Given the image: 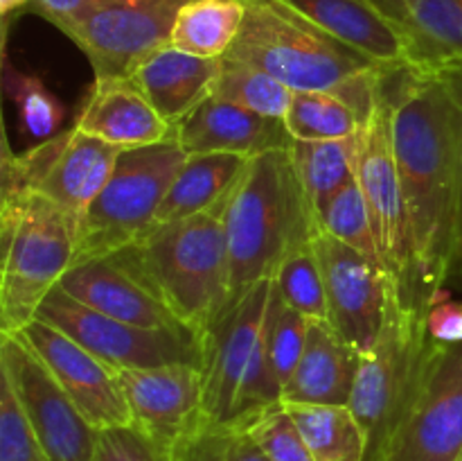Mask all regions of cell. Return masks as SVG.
Here are the masks:
<instances>
[{"label": "cell", "mask_w": 462, "mask_h": 461, "mask_svg": "<svg viewBox=\"0 0 462 461\" xmlns=\"http://www.w3.org/2000/svg\"><path fill=\"white\" fill-rule=\"evenodd\" d=\"M219 71L221 59H203L167 45L140 63L129 80L174 129L203 99L210 98Z\"/></svg>", "instance_id": "obj_23"}, {"label": "cell", "mask_w": 462, "mask_h": 461, "mask_svg": "<svg viewBox=\"0 0 462 461\" xmlns=\"http://www.w3.org/2000/svg\"><path fill=\"white\" fill-rule=\"evenodd\" d=\"M393 143L411 238V296L447 289L458 206V108L438 71L391 72Z\"/></svg>", "instance_id": "obj_1"}, {"label": "cell", "mask_w": 462, "mask_h": 461, "mask_svg": "<svg viewBox=\"0 0 462 461\" xmlns=\"http://www.w3.org/2000/svg\"><path fill=\"white\" fill-rule=\"evenodd\" d=\"M427 334L438 343H462V301L442 289L427 306Z\"/></svg>", "instance_id": "obj_40"}, {"label": "cell", "mask_w": 462, "mask_h": 461, "mask_svg": "<svg viewBox=\"0 0 462 461\" xmlns=\"http://www.w3.org/2000/svg\"><path fill=\"white\" fill-rule=\"evenodd\" d=\"M319 229L328 233L329 238L356 249L368 260L377 262L382 267V258H379L377 240H374L373 230V220H370L368 206H365L364 193H361L356 179H352L346 188L338 190L332 197V202L320 211Z\"/></svg>", "instance_id": "obj_33"}, {"label": "cell", "mask_w": 462, "mask_h": 461, "mask_svg": "<svg viewBox=\"0 0 462 461\" xmlns=\"http://www.w3.org/2000/svg\"><path fill=\"white\" fill-rule=\"evenodd\" d=\"M27 5H34V0H0V16L9 18L14 12H21Z\"/></svg>", "instance_id": "obj_42"}, {"label": "cell", "mask_w": 462, "mask_h": 461, "mask_svg": "<svg viewBox=\"0 0 462 461\" xmlns=\"http://www.w3.org/2000/svg\"><path fill=\"white\" fill-rule=\"evenodd\" d=\"M131 423L170 452L203 419V378L197 364L117 371Z\"/></svg>", "instance_id": "obj_17"}, {"label": "cell", "mask_w": 462, "mask_h": 461, "mask_svg": "<svg viewBox=\"0 0 462 461\" xmlns=\"http://www.w3.org/2000/svg\"><path fill=\"white\" fill-rule=\"evenodd\" d=\"M18 334L95 429L131 425V411L117 371L106 362L41 319L27 324Z\"/></svg>", "instance_id": "obj_16"}, {"label": "cell", "mask_w": 462, "mask_h": 461, "mask_svg": "<svg viewBox=\"0 0 462 461\" xmlns=\"http://www.w3.org/2000/svg\"><path fill=\"white\" fill-rule=\"evenodd\" d=\"M438 72L449 86V93L458 108V206H456L454 247H451L449 271H447V283H451V280H462V66L440 68Z\"/></svg>", "instance_id": "obj_39"}, {"label": "cell", "mask_w": 462, "mask_h": 461, "mask_svg": "<svg viewBox=\"0 0 462 461\" xmlns=\"http://www.w3.org/2000/svg\"><path fill=\"white\" fill-rule=\"evenodd\" d=\"M246 16L244 0H188L176 16L171 48L203 59H224Z\"/></svg>", "instance_id": "obj_26"}, {"label": "cell", "mask_w": 462, "mask_h": 461, "mask_svg": "<svg viewBox=\"0 0 462 461\" xmlns=\"http://www.w3.org/2000/svg\"><path fill=\"white\" fill-rule=\"evenodd\" d=\"M0 375L25 409L48 461H93L97 434L18 333L0 334Z\"/></svg>", "instance_id": "obj_14"}, {"label": "cell", "mask_w": 462, "mask_h": 461, "mask_svg": "<svg viewBox=\"0 0 462 461\" xmlns=\"http://www.w3.org/2000/svg\"><path fill=\"white\" fill-rule=\"evenodd\" d=\"M462 343L431 342L418 387L377 461H458Z\"/></svg>", "instance_id": "obj_11"}, {"label": "cell", "mask_w": 462, "mask_h": 461, "mask_svg": "<svg viewBox=\"0 0 462 461\" xmlns=\"http://www.w3.org/2000/svg\"><path fill=\"white\" fill-rule=\"evenodd\" d=\"M188 0H99L72 21L57 23L88 59L95 80H129L140 63L171 43Z\"/></svg>", "instance_id": "obj_10"}, {"label": "cell", "mask_w": 462, "mask_h": 461, "mask_svg": "<svg viewBox=\"0 0 462 461\" xmlns=\"http://www.w3.org/2000/svg\"><path fill=\"white\" fill-rule=\"evenodd\" d=\"M393 71L382 75L373 107L355 136V179L373 220L383 271L411 296L409 217L393 143Z\"/></svg>", "instance_id": "obj_9"}, {"label": "cell", "mask_w": 462, "mask_h": 461, "mask_svg": "<svg viewBox=\"0 0 462 461\" xmlns=\"http://www.w3.org/2000/svg\"><path fill=\"white\" fill-rule=\"evenodd\" d=\"M427 301L393 285L386 319L377 342L361 355L350 409L368 434V459L377 461L391 441L422 373L431 339L427 334Z\"/></svg>", "instance_id": "obj_7"}, {"label": "cell", "mask_w": 462, "mask_h": 461, "mask_svg": "<svg viewBox=\"0 0 462 461\" xmlns=\"http://www.w3.org/2000/svg\"><path fill=\"white\" fill-rule=\"evenodd\" d=\"M356 52L386 68L413 66L404 39L370 0H287Z\"/></svg>", "instance_id": "obj_24"}, {"label": "cell", "mask_w": 462, "mask_h": 461, "mask_svg": "<svg viewBox=\"0 0 462 461\" xmlns=\"http://www.w3.org/2000/svg\"><path fill=\"white\" fill-rule=\"evenodd\" d=\"M99 0H34L32 9L45 21L57 25V23L72 21V18L84 16L88 9H93Z\"/></svg>", "instance_id": "obj_41"}, {"label": "cell", "mask_w": 462, "mask_h": 461, "mask_svg": "<svg viewBox=\"0 0 462 461\" xmlns=\"http://www.w3.org/2000/svg\"><path fill=\"white\" fill-rule=\"evenodd\" d=\"M314 461H365L368 434L350 405H287Z\"/></svg>", "instance_id": "obj_27"}, {"label": "cell", "mask_w": 462, "mask_h": 461, "mask_svg": "<svg viewBox=\"0 0 462 461\" xmlns=\"http://www.w3.org/2000/svg\"><path fill=\"white\" fill-rule=\"evenodd\" d=\"M221 215L228 240L233 298L273 278L280 262L310 244L320 230L293 170L289 147L251 158Z\"/></svg>", "instance_id": "obj_4"}, {"label": "cell", "mask_w": 462, "mask_h": 461, "mask_svg": "<svg viewBox=\"0 0 462 461\" xmlns=\"http://www.w3.org/2000/svg\"><path fill=\"white\" fill-rule=\"evenodd\" d=\"M36 319L54 325L106 362L111 369H149L162 364H201L197 337L174 330H153L102 315L54 287L41 303Z\"/></svg>", "instance_id": "obj_12"}, {"label": "cell", "mask_w": 462, "mask_h": 461, "mask_svg": "<svg viewBox=\"0 0 462 461\" xmlns=\"http://www.w3.org/2000/svg\"><path fill=\"white\" fill-rule=\"evenodd\" d=\"M310 325L311 319H307L302 312L287 306L273 287L269 315H266V353H269L271 366H273L282 389L289 382L293 371H296L298 362H300L307 334H310Z\"/></svg>", "instance_id": "obj_35"}, {"label": "cell", "mask_w": 462, "mask_h": 461, "mask_svg": "<svg viewBox=\"0 0 462 461\" xmlns=\"http://www.w3.org/2000/svg\"><path fill=\"white\" fill-rule=\"evenodd\" d=\"M361 113L337 90H293L284 116L291 140H343L359 131Z\"/></svg>", "instance_id": "obj_29"}, {"label": "cell", "mask_w": 462, "mask_h": 461, "mask_svg": "<svg viewBox=\"0 0 462 461\" xmlns=\"http://www.w3.org/2000/svg\"><path fill=\"white\" fill-rule=\"evenodd\" d=\"M361 353L328 321H311L300 362L282 389L287 405H350Z\"/></svg>", "instance_id": "obj_21"}, {"label": "cell", "mask_w": 462, "mask_h": 461, "mask_svg": "<svg viewBox=\"0 0 462 461\" xmlns=\"http://www.w3.org/2000/svg\"><path fill=\"white\" fill-rule=\"evenodd\" d=\"M314 247L323 271L328 324L364 355L377 342L397 280L377 262L323 230L316 233Z\"/></svg>", "instance_id": "obj_15"}, {"label": "cell", "mask_w": 462, "mask_h": 461, "mask_svg": "<svg viewBox=\"0 0 462 461\" xmlns=\"http://www.w3.org/2000/svg\"><path fill=\"white\" fill-rule=\"evenodd\" d=\"M458 461H462V455H460V456H458Z\"/></svg>", "instance_id": "obj_43"}, {"label": "cell", "mask_w": 462, "mask_h": 461, "mask_svg": "<svg viewBox=\"0 0 462 461\" xmlns=\"http://www.w3.org/2000/svg\"><path fill=\"white\" fill-rule=\"evenodd\" d=\"M269 461H314L296 420L284 402H278L246 425Z\"/></svg>", "instance_id": "obj_36"}, {"label": "cell", "mask_w": 462, "mask_h": 461, "mask_svg": "<svg viewBox=\"0 0 462 461\" xmlns=\"http://www.w3.org/2000/svg\"><path fill=\"white\" fill-rule=\"evenodd\" d=\"M59 287L84 306L113 319L143 328L192 334L171 315L165 303L158 301L144 285H140L111 258H90L77 262L66 271Z\"/></svg>", "instance_id": "obj_19"}, {"label": "cell", "mask_w": 462, "mask_h": 461, "mask_svg": "<svg viewBox=\"0 0 462 461\" xmlns=\"http://www.w3.org/2000/svg\"><path fill=\"white\" fill-rule=\"evenodd\" d=\"M289 156L319 220L334 194L355 179V136L343 140H291Z\"/></svg>", "instance_id": "obj_28"}, {"label": "cell", "mask_w": 462, "mask_h": 461, "mask_svg": "<svg viewBox=\"0 0 462 461\" xmlns=\"http://www.w3.org/2000/svg\"><path fill=\"white\" fill-rule=\"evenodd\" d=\"M271 292L273 278L239 294L199 337L203 419L210 423L246 428L282 402V384L266 353Z\"/></svg>", "instance_id": "obj_6"}, {"label": "cell", "mask_w": 462, "mask_h": 461, "mask_svg": "<svg viewBox=\"0 0 462 461\" xmlns=\"http://www.w3.org/2000/svg\"><path fill=\"white\" fill-rule=\"evenodd\" d=\"M185 154H237L255 158L291 145L284 120L260 116L210 95L174 127Z\"/></svg>", "instance_id": "obj_18"}, {"label": "cell", "mask_w": 462, "mask_h": 461, "mask_svg": "<svg viewBox=\"0 0 462 461\" xmlns=\"http://www.w3.org/2000/svg\"><path fill=\"white\" fill-rule=\"evenodd\" d=\"M221 212L224 208L185 220L158 221L129 247L106 256L165 303L197 339L233 298Z\"/></svg>", "instance_id": "obj_3"}, {"label": "cell", "mask_w": 462, "mask_h": 461, "mask_svg": "<svg viewBox=\"0 0 462 461\" xmlns=\"http://www.w3.org/2000/svg\"><path fill=\"white\" fill-rule=\"evenodd\" d=\"M0 461H48L12 384L0 375Z\"/></svg>", "instance_id": "obj_37"}, {"label": "cell", "mask_w": 462, "mask_h": 461, "mask_svg": "<svg viewBox=\"0 0 462 461\" xmlns=\"http://www.w3.org/2000/svg\"><path fill=\"white\" fill-rule=\"evenodd\" d=\"M72 127L120 149L147 147L174 136L131 80H95Z\"/></svg>", "instance_id": "obj_20"}, {"label": "cell", "mask_w": 462, "mask_h": 461, "mask_svg": "<svg viewBox=\"0 0 462 461\" xmlns=\"http://www.w3.org/2000/svg\"><path fill=\"white\" fill-rule=\"evenodd\" d=\"M170 461H269L246 428L201 419L170 450Z\"/></svg>", "instance_id": "obj_31"}, {"label": "cell", "mask_w": 462, "mask_h": 461, "mask_svg": "<svg viewBox=\"0 0 462 461\" xmlns=\"http://www.w3.org/2000/svg\"><path fill=\"white\" fill-rule=\"evenodd\" d=\"M395 25L411 63L424 71L462 66V0H370Z\"/></svg>", "instance_id": "obj_22"}, {"label": "cell", "mask_w": 462, "mask_h": 461, "mask_svg": "<svg viewBox=\"0 0 462 461\" xmlns=\"http://www.w3.org/2000/svg\"><path fill=\"white\" fill-rule=\"evenodd\" d=\"M0 181V330L14 334L75 262L79 221L12 176Z\"/></svg>", "instance_id": "obj_5"}, {"label": "cell", "mask_w": 462, "mask_h": 461, "mask_svg": "<svg viewBox=\"0 0 462 461\" xmlns=\"http://www.w3.org/2000/svg\"><path fill=\"white\" fill-rule=\"evenodd\" d=\"M212 95L230 104L260 113V116L284 120L291 104L293 90L271 77L269 72L257 71L246 63L221 59V71L215 81Z\"/></svg>", "instance_id": "obj_30"}, {"label": "cell", "mask_w": 462, "mask_h": 461, "mask_svg": "<svg viewBox=\"0 0 462 461\" xmlns=\"http://www.w3.org/2000/svg\"><path fill=\"white\" fill-rule=\"evenodd\" d=\"M273 287L287 306L302 312L307 319L328 321L323 271H320L319 256H316L314 240L289 253L280 262L278 271L273 274Z\"/></svg>", "instance_id": "obj_32"}, {"label": "cell", "mask_w": 462, "mask_h": 461, "mask_svg": "<svg viewBox=\"0 0 462 461\" xmlns=\"http://www.w3.org/2000/svg\"><path fill=\"white\" fill-rule=\"evenodd\" d=\"M120 147L84 134L77 127L59 131L25 152L3 143V176L43 194L81 221L116 167Z\"/></svg>", "instance_id": "obj_13"}, {"label": "cell", "mask_w": 462, "mask_h": 461, "mask_svg": "<svg viewBox=\"0 0 462 461\" xmlns=\"http://www.w3.org/2000/svg\"><path fill=\"white\" fill-rule=\"evenodd\" d=\"M185 158L188 154L174 136L147 147L125 149L81 217L72 265L113 256L147 233L158 221L167 190Z\"/></svg>", "instance_id": "obj_8"}, {"label": "cell", "mask_w": 462, "mask_h": 461, "mask_svg": "<svg viewBox=\"0 0 462 461\" xmlns=\"http://www.w3.org/2000/svg\"><path fill=\"white\" fill-rule=\"evenodd\" d=\"M3 86L9 99H14L16 108L21 111L23 127L32 138H52L59 134L66 108L54 98L52 90L43 84V80L30 72H23L5 61Z\"/></svg>", "instance_id": "obj_34"}, {"label": "cell", "mask_w": 462, "mask_h": 461, "mask_svg": "<svg viewBox=\"0 0 462 461\" xmlns=\"http://www.w3.org/2000/svg\"><path fill=\"white\" fill-rule=\"evenodd\" d=\"M246 16L224 59L269 72L291 90H337L361 118L386 66L356 52L287 0H244Z\"/></svg>", "instance_id": "obj_2"}, {"label": "cell", "mask_w": 462, "mask_h": 461, "mask_svg": "<svg viewBox=\"0 0 462 461\" xmlns=\"http://www.w3.org/2000/svg\"><path fill=\"white\" fill-rule=\"evenodd\" d=\"M93 461H170V452L131 423L99 429Z\"/></svg>", "instance_id": "obj_38"}, {"label": "cell", "mask_w": 462, "mask_h": 461, "mask_svg": "<svg viewBox=\"0 0 462 461\" xmlns=\"http://www.w3.org/2000/svg\"><path fill=\"white\" fill-rule=\"evenodd\" d=\"M248 161L251 158L237 154H189L167 190L158 221L185 220L224 208Z\"/></svg>", "instance_id": "obj_25"}]
</instances>
